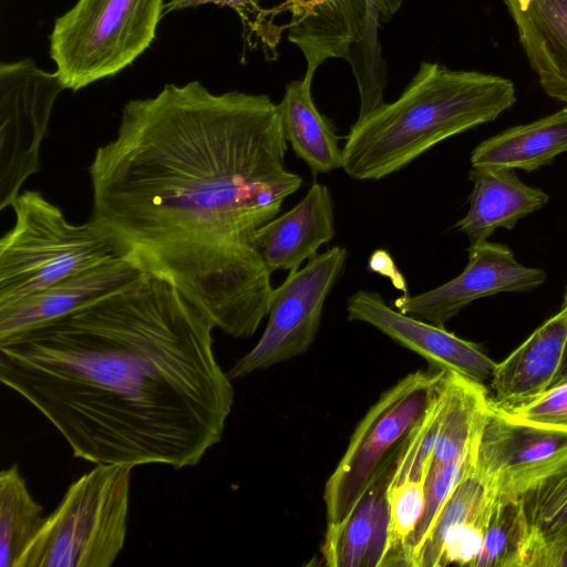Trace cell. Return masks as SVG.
Returning <instances> with one entry per match:
<instances>
[{
  "label": "cell",
  "instance_id": "12",
  "mask_svg": "<svg viewBox=\"0 0 567 567\" xmlns=\"http://www.w3.org/2000/svg\"><path fill=\"white\" fill-rule=\"evenodd\" d=\"M347 315L350 321L370 324L424 358L433 369L455 372L483 384L492 379L496 363L476 343L399 311L375 291L359 290L351 295Z\"/></svg>",
  "mask_w": 567,
  "mask_h": 567
},
{
  "label": "cell",
  "instance_id": "2",
  "mask_svg": "<svg viewBox=\"0 0 567 567\" xmlns=\"http://www.w3.org/2000/svg\"><path fill=\"white\" fill-rule=\"evenodd\" d=\"M210 319L168 281L126 288L0 340V381L75 457L194 466L220 442L234 388Z\"/></svg>",
  "mask_w": 567,
  "mask_h": 567
},
{
  "label": "cell",
  "instance_id": "29",
  "mask_svg": "<svg viewBox=\"0 0 567 567\" xmlns=\"http://www.w3.org/2000/svg\"><path fill=\"white\" fill-rule=\"evenodd\" d=\"M502 409L520 420L567 429V382L548 389L530 401Z\"/></svg>",
  "mask_w": 567,
  "mask_h": 567
},
{
  "label": "cell",
  "instance_id": "32",
  "mask_svg": "<svg viewBox=\"0 0 567 567\" xmlns=\"http://www.w3.org/2000/svg\"><path fill=\"white\" fill-rule=\"evenodd\" d=\"M528 567H567V542L537 553Z\"/></svg>",
  "mask_w": 567,
  "mask_h": 567
},
{
  "label": "cell",
  "instance_id": "1",
  "mask_svg": "<svg viewBox=\"0 0 567 567\" xmlns=\"http://www.w3.org/2000/svg\"><path fill=\"white\" fill-rule=\"evenodd\" d=\"M268 95L212 93L199 81L128 101L89 167L91 219L116 254L172 284L216 328L251 337L271 272L255 235L302 185Z\"/></svg>",
  "mask_w": 567,
  "mask_h": 567
},
{
  "label": "cell",
  "instance_id": "13",
  "mask_svg": "<svg viewBox=\"0 0 567 567\" xmlns=\"http://www.w3.org/2000/svg\"><path fill=\"white\" fill-rule=\"evenodd\" d=\"M492 497V489L475 468L473 456L430 530L412 548L408 566H472L481 548Z\"/></svg>",
  "mask_w": 567,
  "mask_h": 567
},
{
  "label": "cell",
  "instance_id": "28",
  "mask_svg": "<svg viewBox=\"0 0 567 567\" xmlns=\"http://www.w3.org/2000/svg\"><path fill=\"white\" fill-rule=\"evenodd\" d=\"M261 0H171L166 4L168 11L182 10L206 3H215L234 9L245 25L261 39L269 50L275 53L276 43L281 30L272 22L270 10L260 7Z\"/></svg>",
  "mask_w": 567,
  "mask_h": 567
},
{
  "label": "cell",
  "instance_id": "14",
  "mask_svg": "<svg viewBox=\"0 0 567 567\" xmlns=\"http://www.w3.org/2000/svg\"><path fill=\"white\" fill-rule=\"evenodd\" d=\"M145 274L114 256L54 285L0 308V340L52 321L120 291Z\"/></svg>",
  "mask_w": 567,
  "mask_h": 567
},
{
  "label": "cell",
  "instance_id": "20",
  "mask_svg": "<svg viewBox=\"0 0 567 567\" xmlns=\"http://www.w3.org/2000/svg\"><path fill=\"white\" fill-rule=\"evenodd\" d=\"M567 152V105L528 124L509 127L472 152V167H506L533 172Z\"/></svg>",
  "mask_w": 567,
  "mask_h": 567
},
{
  "label": "cell",
  "instance_id": "15",
  "mask_svg": "<svg viewBox=\"0 0 567 567\" xmlns=\"http://www.w3.org/2000/svg\"><path fill=\"white\" fill-rule=\"evenodd\" d=\"M279 8L291 14L285 29L306 60L303 78L311 81L327 60L349 61L367 34V0H286Z\"/></svg>",
  "mask_w": 567,
  "mask_h": 567
},
{
  "label": "cell",
  "instance_id": "5",
  "mask_svg": "<svg viewBox=\"0 0 567 567\" xmlns=\"http://www.w3.org/2000/svg\"><path fill=\"white\" fill-rule=\"evenodd\" d=\"M11 207L14 225L0 239V308L118 256L94 220L70 223L39 192L20 193Z\"/></svg>",
  "mask_w": 567,
  "mask_h": 567
},
{
  "label": "cell",
  "instance_id": "18",
  "mask_svg": "<svg viewBox=\"0 0 567 567\" xmlns=\"http://www.w3.org/2000/svg\"><path fill=\"white\" fill-rule=\"evenodd\" d=\"M473 189L466 215L456 223L470 244L487 240L498 228L512 229L549 199L543 189L523 183L514 168L472 167Z\"/></svg>",
  "mask_w": 567,
  "mask_h": 567
},
{
  "label": "cell",
  "instance_id": "6",
  "mask_svg": "<svg viewBox=\"0 0 567 567\" xmlns=\"http://www.w3.org/2000/svg\"><path fill=\"white\" fill-rule=\"evenodd\" d=\"M163 0H78L50 34V55L65 89L115 75L153 42Z\"/></svg>",
  "mask_w": 567,
  "mask_h": 567
},
{
  "label": "cell",
  "instance_id": "19",
  "mask_svg": "<svg viewBox=\"0 0 567 567\" xmlns=\"http://www.w3.org/2000/svg\"><path fill=\"white\" fill-rule=\"evenodd\" d=\"M547 95L567 104V0H504Z\"/></svg>",
  "mask_w": 567,
  "mask_h": 567
},
{
  "label": "cell",
  "instance_id": "31",
  "mask_svg": "<svg viewBox=\"0 0 567 567\" xmlns=\"http://www.w3.org/2000/svg\"><path fill=\"white\" fill-rule=\"evenodd\" d=\"M403 0H367L368 25L379 27L388 22L400 9Z\"/></svg>",
  "mask_w": 567,
  "mask_h": 567
},
{
  "label": "cell",
  "instance_id": "30",
  "mask_svg": "<svg viewBox=\"0 0 567 567\" xmlns=\"http://www.w3.org/2000/svg\"><path fill=\"white\" fill-rule=\"evenodd\" d=\"M368 269L371 272L386 277L394 288L408 295L405 277L398 268L394 259L385 249L374 250L368 261Z\"/></svg>",
  "mask_w": 567,
  "mask_h": 567
},
{
  "label": "cell",
  "instance_id": "11",
  "mask_svg": "<svg viewBox=\"0 0 567 567\" xmlns=\"http://www.w3.org/2000/svg\"><path fill=\"white\" fill-rule=\"evenodd\" d=\"M467 251V265L458 276L425 292L403 295L393 301V307L444 327L477 299L499 292L532 291L546 280L543 269L520 264L507 245L484 240L471 244Z\"/></svg>",
  "mask_w": 567,
  "mask_h": 567
},
{
  "label": "cell",
  "instance_id": "23",
  "mask_svg": "<svg viewBox=\"0 0 567 567\" xmlns=\"http://www.w3.org/2000/svg\"><path fill=\"white\" fill-rule=\"evenodd\" d=\"M529 530L516 495L493 494L472 567H526Z\"/></svg>",
  "mask_w": 567,
  "mask_h": 567
},
{
  "label": "cell",
  "instance_id": "21",
  "mask_svg": "<svg viewBox=\"0 0 567 567\" xmlns=\"http://www.w3.org/2000/svg\"><path fill=\"white\" fill-rule=\"evenodd\" d=\"M311 80H293L286 85L278 106L287 142L312 174L342 167V147L332 122L316 106Z\"/></svg>",
  "mask_w": 567,
  "mask_h": 567
},
{
  "label": "cell",
  "instance_id": "26",
  "mask_svg": "<svg viewBox=\"0 0 567 567\" xmlns=\"http://www.w3.org/2000/svg\"><path fill=\"white\" fill-rule=\"evenodd\" d=\"M385 471L359 499L347 520L326 530L321 547L324 565L361 567L364 565L373 530L375 501L385 484Z\"/></svg>",
  "mask_w": 567,
  "mask_h": 567
},
{
  "label": "cell",
  "instance_id": "24",
  "mask_svg": "<svg viewBox=\"0 0 567 567\" xmlns=\"http://www.w3.org/2000/svg\"><path fill=\"white\" fill-rule=\"evenodd\" d=\"M42 512L19 465L3 470L0 474V567L16 566L43 522Z\"/></svg>",
  "mask_w": 567,
  "mask_h": 567
},
{
  "label": "cell",
  "instance_id": "3",
  "mask_svg": "<svg viewBox=\"0 0 567 567\" xmlns=\"http://www.w3.org/2000/svg\"><path fill=\"white\" fill-rule=\"evenodd\" d=\"M515 102L506 78L422 61L396 100L351 126L341 168L352 179H381L440 142L496 120Z\"/></svg>",
  "mask_w": 567,
  "mask_h": 567
},
{
  "label": "cell",
  "instance_id": "7",
  "mask_svg": "<svg viewBox=\"0 0 567 567\" xmlns=\"http://www.w3.org/2000/svg\"><path fill=\"white\" fill-rule=\"evenodd\" d=\"M444 371L406 374L384 391L358 423L344 454L324 485L327 530L341 526L385 471V460L415 427Z\"/></svg>",
  "mask_w": 567,
  "mask_h": 567
},
{
  "label": "cell",
  "instance_id": "17",
  "mask_svg": "<svg viewBox=\"0 0 567 567\" xmlns=\"http://www.w3.org/2000/svg\"><path fill=\"white\" fill-rule=\"evenodd\" d=\"M566 334L567 287L560 310L496 363L491 379L492 401L501 408H511L546 392L559 369Z\"/></svg>",
  "mask_w": 567,
  "mask_h": 567
},
{
  "label": "cell",
  "instance_id": "8",
  "mask_svg": "<svg viewBox=\"0 0 567 567\" xmlns=\"http://www.w3.org/2000/svg\"><path fill=\"white\" fill-rule=\"evenodd\" d=\"M348 251L333 246L289 272L274 288L266 328L255 347L227 372L240 379L308 351L320 327L327 297L341 276Z\"/></svg>",
  "mask_w": 567,
  "mask_h": 567
},
{
  "label": "cell",
  "instance_id": "16",
  "mask_svg": "<svg viewBox=\"0 0 567 567\" xmlns=\"http://www.w3.org/2000/svg\"><path fill=\"white\" fill-rule=\"evenodd\" d=\"M334 234L331 190L324 184L313 183L296 206L257 230L255 245L269 272H291L318 255V249Z\"/></svg>",
  "mask_w": 567,
  "mask_h": 567
},
{
  "label": "cell",
  "instance_id": "33",
  "mask_svg": "<svg viewBox=\"0 0 567 567\" xmlns=\"http://www.w3.org/2000/svg\"><path fill=\"white\" fill-rule=\"evenodd\" d=\"M566 382H567V334H566L561 362H560L559 369L555 375V379L553 380L550 388H554L556 385H559V384L566 383Z\"/></svg>",
  "mask_w": 567,
  "mask_h": 567
},
{
  "label": "cell",
  "instance_id": "22",
  "mask_svg": "<svg viewBox=\"0 0 567 567\" xmlns=\"http://www.w3.org/2000/svg\"><path fill=\"white\" fill-rule=\"evenodd\" d=\"M517 496L529 530L528 567L537 553L567 542V457Z\"/></svg>",
  "mask_w": 567,
  "mask_h": 567
},
{
  "label": "cell",
  "instance_id": "25",
  "mask_svg": "<svg viewBox=\"0 0 567 567\" xmlns=\"http://www.w3.org/2000/svg\"><path fill=\"white\" fill-rule=\"evenodd\" d=\"M431 467L417 476L386 477L388 537L380 566H408L410 546L425 508L426 480Z\"/></svg>",
  "mask_w": 567,
  "mask_h": 567
},
{
  "label": "cell",
  "instance_id": "10",
  "mask_svg": "<svg viewBox=\"0 0 567 567\" xmlns=\"http://www.w3.org/2000/svg\"><path fill=\"white\" fill-rule=\"evenodd\" d=\"M566 457V427L514 417L491 398L474 465L493 494L517 496Z\"/></svg>",
  "mask_w": 567,
  "mask_h": 567
},
{
  "label": "cell",
  "instance_id": "27",
  "mask_svg": "<svg viewBox=\"0 0 567 567\" xmlns=\"http://www.w3.org/2000/svg\"><path fill=\"white\" fill-rule=\"evenodd\" d=\"M476 444L477 441L470 452L451 462L432 464L426 480L424 513L412 539L409 556L412 548L427 534L442 506L461 480L464 471L474 456Z\"/></svg>",
  "mask_w": 567,
  "mask_h": 567
},
{
  "label": "cell",
  "instance_id": "9",
  "mask_svg": "<svg viewBox=\"0 0 567 567\" xmlns=\"http://www.w3.org/2000/svg\"><path fill=\"white\" fill-rule=\"evenodd\" d=\"M65 90L56 72L31 59L0 64V209L12 206L23 183L40 171V147L52 109Z\"/></svg>",
  "mask_w": 567,
  "mask_h": 567
},
{
  "label": "cell",
  "instance_id": "4",
  "mask_svg": "<svg viewBox=\"0 0 567 567\" xmlns=\"http://www.w3.org/2000/svg\"><path fill=\"white\" fill-rule=\"evenodd\" d=\"M132 470L95 464L73 482L14 567H110L125 544Z\"/></svg>",
  "mask_w": 567,
  "mask_h": 567
}]
</instances>
